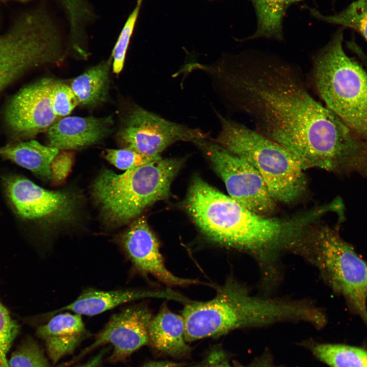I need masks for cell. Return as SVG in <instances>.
Here are the masks:
<instances>
[{"label":"cell","mask_w":367,"mask_h":367,"mask_svg":"<svg viewBox=\"0 0 367 367\" xmlns=\"http://www.w3.org/2000/svg\"><path fill=\"white\" fill-rule=\"evenodd\" d=\"M217 73L229 106L304 171L327 170L346 153L349 129L313 97L297 65L276 53L249 49L224 57Z\"/></svg>","instance_id":"cell-1"},{"label":"cell","mask_w":367,"mask_h":367,"mask_svg":"<svg viewBox=\"0 0 367 367\" xmlns=\"http://www.w3.org/2000/svg\"><path fill=\"white\" fill-rule=\"evenodd\" d=\"M308 314L304 304L254 297L232 280L218 289L213 299L186 304L182 312L187 343L221 336L243 327L304 321Z\"/></svg>","instance_id":"cell-2"},{"label":"cell","mask_w":367,"mask_h":367,"mask_svg":"<svg viewBox=\"0 0 367 367\" xmlns=\"http://www.w3.org/2000/svg\"><path fill=\"white\" fill-rule=\"evenodd\" d=\"M342 29L312 54L309 84L324 105L367 142V72L345 53Z\"/></svg>","instance_id":"cell-3"},{"label":"cell","mask_w":367,"mask_h":367,"mask_svg":"<svg viewBox=\"0 0 367 367\" xmlns=\"http://www.w3.org/2000/svg\"><path fill=\"white\" fill-rule=\"evenodd\" d=\"M184 160L161 158L122 174L105 169L95 179L92 196L106 221L120 226L167 198Z\"/></svg>","instance_id":"cell-4"},{"label":"cell","mask_w":367,"mask_h":367,"mask_svg":"<svg viewBox=\"0 0 367 367\" xmlns=\"http://www.w3.org/2000/svg\"><path fill=\"white\" fill-rule=\"evenodd\" d=\"M217 115L221 129L214 140L248 162L277 203L293 204L305 197L308 182L304 171L287 150L254 128Z\"/></svg>","instance_id":"cell-5"},{"label":"cell","mask_w":367,"mask_h":367,"mask_svg":"<svg viewBox=\"0 0 367 367\" xmlns=\"http://www.w3.org/2000/svg\"><path fill=\"white\" fill-rule=\"evenodd\" d=\"M307 249L325 281L345 299L350 309L367 326V264L353 246L340 236L338 228L322 223Z\"/></svg>","instance_id":"cell-6"},{"label":"cell","mask_w":367,"mask_h":367,"mask_svg":"<svg viewBox=\"0 0 367 367\" xmlns=\"http://www.w3.org/2000/svg\"><path fill=\"white\" fill-rule=\"evenodd\" d=\"M195 143L223 180L229 196L254 213L268 216L274 215L277 202L261 175L248 162L208 138Z\"/></svg>","instance_id":"cell-7"},{"label":"cell","mask_w":367,"mask_h":367,"mask_svg":"<svg viewBox=\"0 0 367 367\" xmlns=\"http://www.w3.org/2000/svg\"><path fill=\"white\" fill-rule=\"evenodd\" d=\"M119 136L127 148L151 157H160L176 142L195 143L208 138L200 129L168 120L136 105L123 118Z\"/></svg>","instance_id":"cell-8"},{"label":"cell","mask_w":367,"mask_h":367,"mask_svg":"<svg viewBox=\"0 0 367 367\" xmlns=\"http://www.w3.org/2000/svg\"><path fill=\"white\" fill-rule=\"evenodd\" d=\"M4 185L13 209L23 219L54 226L74 218L77 199L71 193L47 190L19 176L5 178Z\"/></svg>","instance_id":"cell-9"},{"label":"cell","mask_w":367,"mask_h":367,"mask_svg":"<svg viewBox=\"0 0 367 367\" xmlns=\"http://www.w3.org/2000/svg\"><path fill=\"white\" fill-rule=\"evenodd\" d=\"M54 81L51 78L41 79L24 87L11 99L5 118L16 137H33L48 130L57 120L51 101Z\"/></svg>","instance_id":"cell-10"},{"label":"cell","mask_w":367,"mask_h":367,"mask_svg":"<svg viewBox=\"0 0 367 367\" xmlns=\"http://www.w3.org/2000/svg\"><path fill=\"white\" fill-rule=\"evenodd\" d=\"M152 314L144 305L126 307L115 313L93 342L79 355L81 357L101 346L113 347L110 361H122L140 348L149 344V326Z\"/></svg>","instance_id":"cell-11"},{"label":"cell","mask_w":367,"mask_h":367,"mask_svg":"<svg viewBox=\"0 0 367 367\" xmlns=\"http://www.w3.org/2000/svg\"><path fill=\"white\" fill-rule=\"evenodd\" d=\"M119 243L134 266L169 285L199 284L196 280L175 276L165 266L158 239L144 217L136 219L120 237Z\"/></svg>","instance_id":"cell-12"},{"label":"cell","mask_w":367,"mask_h":367,"mask_svg":"<svg viewBox=\"0 0 367 367\" xmlns=\"http://www.w3.org/2000/svg\"><path fill=\"white\" fill-rule=\"evenodd\" d=\"M113 123L112 115L64 117L47 130L49 146L59 150H71L98 143L110 133Z\"/></svg>","instance_id":"cell-13"},{"label":"cell","mask_w":367,"mask_h":367,"mask_svg":"<svg viewBox=\"0 0 367 367\" xmlns=\"http://www.w3.org/2000/svg\"><path fill=\"white\" fill-rule=\"evenodd\" d=\"M158 298L176 300L184 303L189 299L169 289L163 290H117L101 291L88 289L82 292L71 303L50 312L53 316L68 310L80 315L95 316L120 305L144 298Z\"/></svg>","instance_id":"cell-14"},{"label":"cell","mask_w":367,"mask_h":367,"mask_svg":"<svg viewBox=\"0 0 367 367\" xmlns=\"http://www.w3.org/2000/svg\"><path fill=\"white\" fill-rule=\"evenodd\" d=\"M42 339L51 361L55 364L72 354L89 334L81 315L70 312L58 313L36 331Z\"/></svg>","instance_id":"cell-15"},{"label":"cell","mask_w":367,"mask_h":367,"mask_svg":"<svg viewBox=\"0 0 367 367\" xmlns=\"http://www.w3.org/2000/svg\"><path fill=\"white\" fill-rule=\"evenodd\" d=\"M183 317L172 312L164 305L152 318L149 326V344L170 355H183L190 351L185 337Z\"/></svg>","instance_id":"cell-16"},{"label":"cell","mask_w":367,"mask_h":367,"mask_svg":"<svg viewBox=\"0 0 367 367\" xmlns=\"http://www.w3.org/2000/svg\"><path fill=\"white\" fill-rule=\"evenodd\" d=\"M59 150L31 140L0 147V156L44 180L51 179L50 163Z\"/></svg>","instance_id":"cell-17"},{"label":"cell","mask_w":367,"mask_h":367,"mask_svg":"<svg viewBox=\"0 0 367 367\" xmlns=\"http://www.w3.org/2000/svg\"><path fill=\"white\" fill-rule=\"evenodd\" d=\"M112 58L93 66L75 77L70 87L79 103L94 107L104 102L109 94Z\"/></svg>","instance_id":"cell-18"},{"label":"cell","mask_w":367,"mask_h":367,"mask_svg":"<svg viewBox=\"0 0 367 367\" xmlns=\"http://www.w3.org/2000/svg\"><path fill=\"white\" fill-rule=\"evenodd\" d=\"M303 0H251L257 16V28L245 40L267 38L282 41L283 18L287 8Z\"/></svg>","instance_id":"cell-19"},{"label":"cell","mask_w":367,"mask_h":367,"mask_svg":"<svg viewBox=\"0 0 367 367\" xmlns=\"http://www.w3.org/2000/svg\"><path fill=\"white\" fill-rule=\"evenodd\" d=\"M313 354L330 367H367V351L355 346L340 344H317Z\"/></svg>","instance_id":"cell-20"},{"label":"cell","mask_w":367,"mask_h":367,"mask_svg":"<svg viewBox=\"0 0 367 367\" xmlns=\"http://www.w3.org/2000/svg\"><path fill=\"white\" fill-rule=\"evenodd\" d=\"M310 12L319 20L355 30L367 41V0H356L332 15H324L315 9H310Z\"/></svg>","instance_id":"cell-21"},{"label":"cell","mask_w":367,"mask_h":367,"mask_svg":"<svg viewBox=\"0 0 367 367\" xmlns=\"http://www.w3.org/2000/svg\"><path fill=\"white\" fill-rule=\"evenodd\" d=\"M143 0H137L136 5L127 18L112 52V70L118 74L122 71L127 50L138 17Z\"/></svg>","instance_id":"cell-22"},{"label":"cell","mask_w":367,"mask_h":367,"mask_svg":"<svg viewBox=\"0 0 367 367\" xmlns=\"http://www.w3.org/2000/svg\"><path fill=\"white\" fill-rule=\"evenodd\" d=\"M9 367H49L43 350L33 339L28 338L12 354Z\"/></svg>","instance_id":"cell-23"},{"label":"cell","mask_w":367,"mask_h":367,"mask_svg":"<svg viewBox=\"0 0 367 367\" xmlns=\"http://www.w3.org/2000/svg\"><path fill=\"white\" fill-rule=\"evenodd\" d=\"M104 156L116 167L126 171L162 158L161 156L151 157L145 155L127 147L120 149H106Z\"/></svg>","instance_id":"cell-24"},{"label":"cell","mask_w":367,"mask_h":367,"mask_svg":"<svg viewBox=\"0 0 367 367\" xmlns=\"http://www.w3.org/2000/svg\"><path fill=\"white\" fill-rule=\"evenodd\" d=\"M51 101L58 118L67 116L80 104L70 86L57 80H55L53 85Z\"/></svg>","instance_id":"cell-25"},{"label":"cell","mask_w":367,"mask_h":367,"mask_svg":"<svg viewBox=\"0 0 367 367\" xmlns=\"http://www.w3.org/2000/svg\"><path fill=\"white\" fill-rule=\"evenodd\" d=\"M18 331V326L0 302V367H9L7 355Z\"/></svg>","instance_id":"cell-26"},{"label":"cell","mask_w":367,"mask_h":367,"mask_svg":"<svg viewBox=\"0 0 367 367\" xmlns=\"http://www.w3.org/2000/svg\"><path fill=\"white\" fill-rule=\"evenodd\" d=\"M67 150H59L50 163L51 179L54 184H60L64 181L72 167L74 154L72 152Z\"/></svg>","instance_id":"cell-27"},{"label":"cell","mask_w":367,"mask_h":367,"mask_svg":"<svg viewBox=\"0 0 367 367\" xmlns=\"http://www.w3.org/2000/svg\"><path fill=\"white\" fill-rule=\"evenodd\" d=\"M194 367H231L225 352L219 348L211 351L206 358Z\"/></svg>","instance_id":"cell-28"},{"label":"cell","mask_w":367,"mask_h":367,"mask_svg":"<svg viewBox=\"0 0 367 367\" xmlns=\"http://www.w3.org/2000/svg\"><path fill=\"white\" fill-rule=\"evenodd\" d=\"M107 351L104 349L87 362L73 367H101L104 356Z\"/></svg>","instance_id":"cell-29"},{"label":"cell","mask_w":367,"mask_h":367,"mask_svg":"<svg viewBox=\"0 0 367 367\" xmlns=\"http://www.w3.org/2000/svg\"><path fill=\"white\" fill-rule=\"evenodd\" d=\"M234 367H281L276 365L265 359H259L248 365H243L238 362L234 363Z\"/></svg>","instance_id":"cell-30"},{"label":"cell","mask_w":367,"mask_h":367,"mask_svg":"<svg viewBox=\"0 0 367 367\" xmlns=\"http://www.w3.org/2000/svg\"><path fill=\"white\" fill-rule=\"evenodd\" d=\"M142 367H181L180 364L167 361H151Z\"/></svg>","instance_id":"cell-31"},{"label":"cell","mask_w":367,"mask_h":367,"mask_svg":"<svg viewBox=\"0 0 367 367\" xmlns=\"http://www.w3.org/2000/svg\"><path fill=\"white\" fill-rule=\"evenodd\" d=\"M15 1H17L21 2H27L31 0H15Z\"/></svg>","instance_id":"cell-32"},{"label":"cell","mask_w":367,"mask_h":367,"mask_svg":"<svg viewBox=\"0 0 367 367\" xmlns=\"http://www.w3.org/2000/svg\"><path fill=\"white\" fill-rule=\"evenodd\" d=\"M366 284H367V281H366Z\"/></svg>","instance_id":"cell-33"}]
</instances>
